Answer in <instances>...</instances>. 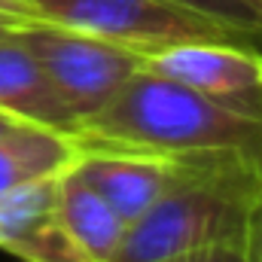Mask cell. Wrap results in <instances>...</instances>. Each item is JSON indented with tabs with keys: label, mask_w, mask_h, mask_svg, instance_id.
<instances>
[{
	"label": "cell",
	"mask_w": 262,
	"mask_h": 262,
	"mask_svg": "<svg viewBox=\"0 0 262 262\" xmlns=\"http://www.w3.org/2000/svg\"><path fill=\"white\" fill-rule=\"evenodd\" d=\"M76 146H125L168 159H244L262 165V116L189 85L137 70L73 134Z\"/></svg>",
	"instance_id": "6da1fadb"
},
{
	"label": "cell",
	"mask_w": 262,
	"mask_h": 262,
	"mask_svg": "<svg viewBox=\"0 0 262 262\" xmlns=\"http://www.w3.org/2000/svg\"><path fill=\"white\" fill-rule=\"evenodd\" d=\"M262 216V165L192 159L140 220L125 229L113 262H156L204 247H250Z\"/></svg>",
	"instance_id": "7a4b0ae2"
},
{
	"label": "cell",
	"mask_w": 262,
	"mask_h": 262,
	"mask_svg": "<svg viewBox=\"0 0 262 262\" xmlns=\"http://www.w3.org/2000/svg\"><path fill=\"white\" fill-rule=\"evenodd\" d=\"M40 18L110 40L131 52L156 55L180 43H241L232 28L168 0H31ZM256 49V46H253Z\"/></svg>",
	"instance_id": "3957f363"
},
{
	"label": "cell",
	"mask_w": 262,
	"mask_h": 262,
	"mask_svg": "<svg viewBox=\"0 0 262 262\" xmlns=\"http://www.w3.org/2000/svg\"><path fill=\"white\" fill-rule=\"evenodd\" d=\"M15 34L40 61L79 122L110 104L116 92L143 67L140 52L46 18H34Z\"/></svg>",
	"instance_id": "277c9868"
},
{
	"label": "cell",
	"mask_w": 262,
	"mask_h": 262,
	"mask_svg": "<svg viewBox=\"0 0 262 262\" xmlns=\"http://www.w3.org/2000/svg\"><path fill=\"white\" fill-rule=\"evenodd\" d=\"M143 70L262 116V49L241 43H180L146 55Z\"/></svg>",
	"instance_id": "5b68a950"
},
{
	"label": "cell",
	"mask_w": 262,
	"mask_h": 262,
	"mask_svg": "<svg viewBox=\"0 0 262 262\" xmlns=\"http://www.w3.org/2000/svg\"><path fill=\"white\" fill-rule=\"evenodd\" d=\"M183 159H168L125 146H79L73 168L131 226L140 220L183 171Z\"/></svg>",
	"instance_id": "8992f818"
},
{
	"label": "cell",
	"mask_w": 262,
	"mask_h": 262,
	"mask_svg": "<svg viewBox=\"0 0 262 262\" xmlns=\"http://www.w3.org/2000/svg\"><path fill=\"white\" fill-rule=\"evenodd\" d=\"M0 250L21 262H92L58 216V174L0 198Z\"/></svg>",
	"instance_id": "52a82bcc"
},
{
	"label": "cell",
	"mask_w": 262,
	"mask_h": 262,
	"mask_svg": "<svg viewBox=\"0 0 262 262\" xmlns=\"http://www.w3.org/2000/svg\"><path fill=\"white\" fill-rule=\"evenodd\" d=\"M15 31L0 40V113L25 125H40L73 137L79 128L76 113L67 107V101Z\"/></svg>",
	"instance_id": "ba28073f"
},
{
	"label": "cell",
	"mask_w": 262,
	"mask_h": 262,
	"mask_svg": "<svg viewBox=\"0 0 262 262\" xmlns=\"http://www.w3.org/2000/svg\"><path fill=\"white\" fill-rule=\"evenodd\" d=\"M58 216L92 262H113L128 226L73 165L58 174Z\"/></svg>",
	"instance_id": "9c48e42d"
},
{
	"label": "cell",
	"mask_w": 262,
	"mask_h": 262,
	"mask_svg": "<svg viewBox=\"0 0 262 262\" xmlns=\"http://www.w3.org/2000/svg\"><path fill=\"white\" fill-rule=\"evenodd\" d=\"M79 156L73 137L40 125H15L0 137V198L37 183L43 177H55L70 168Z\"/></svg>",
	"instance_id": "30bf717a"
},
{
	"label": "cell",
	"mask_w": 262,
	"mask_h": 262,
	"mask_svg": "<svg viewBox=\"0 0 262 262\" xmlns=\"http://www.w3.org/2000/svg\"><path fill=\"white\" fill-rule=\"evenodd\" d=\"M168 3L198 12L210 21H220L235 34H241L250 46L262 49V15L253 9L250 0H168Z\"/></svg>",
	"instance_id": "8fae6325"
},
{
	"label": "cell",
	"mask_w": 262,
	"mask_h": 262,
	"mask_svg": "<svg viewBox=\"0 0 262 262\" xmlns=\"http://www.w3.org/2000/svg\"><path fill=\"white\" fill-rule=\"evenodd\" d=\"M156 262H250L247 247H235V244H220V247H204L192 253H180V256H168V259Z\"/></svg>",
	"instance_id": "7c38bea8"
},
{
	"label": "cell",
	"mask_w": 262,
	"mask_h": 262,
	"mask_svg": "<svg viewBox=\"0 0 262 262\" xmlns=\"http://www.w3.org/2000/svg\"><path fill=\"white\" fill-rule=\"evenodd\" d=\"M0 15H6V18H18V21L40 18L37 9L31 6V0H0Z\"/></svg>",
	"instance_id": "4fadbf2b"
},
{
	"label": "cell",
	"mask_w": 262,
	"mask_h": 262,
	"mask_svg": "<svg viewBox=\"0 0 262 262\" xmlns=\"http://www.w3.org/2000/svg\"><path fill=\"white\" fill-rule=\"evenodd\" d=\"M247 253H250V262H262V216L256 223V232H253V241H250Z\"/></svg>",
	"instance_id": "5bb4252c"
},
{
	"label": "cell",
	"mask_w": 262,
	"mask_h": 262,
	"mask_svg": "<svg viewBox=\"0 0 262 262\" xmlns=\"http://www.w3.org/2000/svg\"><path fill=\"white\" fill-rule=\"evenodd\" d=\"M34 21V18H31ZM21 25H28V21H18V18H6V15H0V40L3 37H9L15 28H21Z\"/></svg>",
	"instance_id": "9a60e30c"
},
{
	"label": "cell",
	"mask_w": 262,
	"mask_h": 262,
	"mask_svg": "<svg viewBox=\"0 0 262 262\" xmlns=\"http://www.w3.org/2000/svg\"><path fill=\"white\" fill-rule=\"evenodd\" d=\"M15 125H21L18 119H12V116H6V113H0V137L6 134V131H12Z\"/></svg>",
	"instance_id": "2e32d148"
},
{
	"label": "cell",
	"mask_w": 262,
	"mask_h": 262,
	"mask_svg": "<svg viewBox=\"0 0 262 262\" xmlns=\"http://www.w3.org/2000/svg\"><path fill=\"white\" fill-rule=\"evenodd\" d=\"M250 3H253V9H256V12L262 15V0H250Z\"/></svg>",
	"instance_id": "e0dca14e"
}]
</instances>
